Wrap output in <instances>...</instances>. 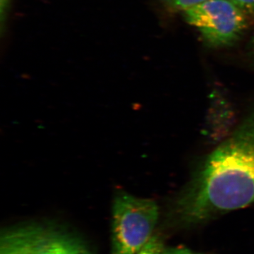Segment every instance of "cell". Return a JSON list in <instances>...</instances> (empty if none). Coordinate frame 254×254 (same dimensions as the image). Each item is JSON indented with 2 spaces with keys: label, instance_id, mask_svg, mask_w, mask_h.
<instances>
[{
  "label": "cell",
  "instance_id": "cell-1",
  "mask_svg": "<svg viewBox=\"0 0 254 254\" xmlns=\"http://www.w3.org/2000/svg\"><path fill=\"white\" fill-rule=\"evenodd\" d=\"M254 202V110L205 158L177 195L170 215L190 227Z\"/></svg>",
  "mask_w": 254,
  "mask_h": 254
},
{
  "label": "cell",
  "instance_id": "cell-2",
  "mask_svg": "<svg viewBox=\"0 0 254 254\" xmlns=\"http://www.w3.org/2000/svg\"><path fill=\"white\" fill-rule=\"evenodd\" d=\"M158 218L154 200L118 190L112 208V254H138L153 236Z\"/></svg>",
  "mask_w": 254,
  "mask_h": 254
},
{
  "label": "cell",
  "instance_id": "cell-3",
  "mask_svg": "<svg viewBox=\"0 0 254 254\" xmlns=\"http://www.w3.org/2000/svg\"><path fill=\"white\" fill-rule=\"evenodd\" d=\"M0 254H92L73 232L51 224L31 222L1 232Z\"/></svg>",
  "mask_w": 254,
  "mask_h": 254
},
{
  "label": "cell",
  "instance_id": "cell-4",
  "mask_svg": "<svg viewBox=\"0 0 254 254\" xmlns=\"http://www.w3.org/2000/svg\"><path fill=\"white\" fill-rule=\"evenodd\" d=\"M184 14L187 22L213 48L232 46L247 28L248 13L232 0H207Z\"/></svg>",
  "mask_w": 254,
  "mask_h": 254
},
{
  "label": "cell",
  "instance_id": "cell-5",
  "mask_svg": "<svg viewBox=\"0 0 254 254\" xmlns=\"http://www.w3.org/2000/svg\"><path fill=\"white\" fill-rule=\"evenodd\" d=\"M161 1L170 9L185 12L187 10L200 3L204 2L207 0H161Z\"/></svg>",
  "mask_w": 254,
  "mask_h": 254
},
{
  "label": "cell",
  "instance_id": "cell-6",
  "mask_svg": "<svg viewBox=\"0 0 254 254\" xmlns=\"http://www.w3.org/2000/svg\"><path fill=\"white\" fill-rule=\"evenodd\" d=\"M165 250L162 239L158 235H153L138 254H164Z\"/></svg>",
  "mask_w": 254,
  "mask_h": 254
},
{
  "label": "cell",
  "instance_id": "cell-7",
  "mask_svg": "<svg viewBox=\"0 0 254 254\" xmlns=\"http://www.w3.org/2000/svg\"><path fill=\"white\" fill-rule=\"evenodd\" d=\"M11 0H0V17H1V31L4 29L5 23L7 20L10 7H11Z\"/></svg>",
  "mask_w": 254,
  "mask_h": 254
},
{
  "label": "cell",
  "instance_id": "cell-8",
  "mask_svg": "<svg viewBox=\"0 0 254 254\" xmlns=\"http://www.w3.org/2000/svg\"><path fill=\"white\" fill-rule=\"evenodd\" d=\"M248 14L254 13V0H232Z\"/></svg>",
  "mask_w": 254,
  "mask_h": 254
},
{
  "label": "cell",
  "instance_id": "cell-9",
  "mask_svg": "<svg viewBox=\"0 0 254 254\" xmlns=\"http://www.w3.org/2000/svg\"><path fill=\"white\" fill-rule=\"evenodd\" d=\"M164 254H201L196 253L190 250V249L185 248V247H170V248H165V253Z\"/></svg>",
  "mask_w": 254,
  "mask_h": 254
},
{
  "label": "cell",
  "instance_id": "cell-10",
  "mask_svg": "<svg viewBox=\"0 0 254 254\" xmlns=\"http://www.w3.org/2000/svg\"><path fill=\"white\" fill-rule=\"evenodd\" d=\"M252 46H253L254 48V38L253 41H252Z\"/></svg>",
  "mask_w": 254,
  "mask_h": 254
}]
</instances>
